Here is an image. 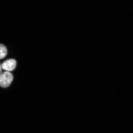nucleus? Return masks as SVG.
<instances>
[{
  "mask_svg": "<svg viewBox=\"0 0 133 133\" xmlns=\"http://www.w3.org/2000/svg\"><path fill=\"white\" fill-rule=\"evenodd\" d=\"M14 79L13 74L8 71L3 72L0 76V86L7 88L11 84Z\"/></svg>",
  "mask_w": 133,
  "mask_h": 133,
  "instance_id": "obj_1",
  "label": "nucleus"
},
{
  "mask_svg": "<svg viewBox=\"0 0 133 133\" xmlns=\"http://www.w3.org/2000/svg\"><path fill=\"white\" fill-rule=\"evenodd\" d=\"M16 65V62L15 59H9L4 61L2 64V69L6 71H11L14 70Z\"/></svg>",
  "mask_w": 133,
  "mask_h": 133,
  "instance_id": "obj_2",
  "label": "nucleus"
},
{
  "mask_svg": "<svg viewBox=\"0 0 133 133\" xmlns=\"http://www.w3.org/2000/svg\"><path fill=\"white\" fill-rule=\"evenodd\" d=\"M7 54V49L5 45L0 44V59L4 58Z\"/></svg>",
  "mask_w": 133,
  "mask_h": 133,
  "instance_id": "obj_3",
  "label": "nucleus"
},
{
  "mask_svg": "<svg viewBox=\"0 0 133 133\" xmlns=\"http://www.w3.org/2000/svg\"><path fill=\"white\" fill-rule=\"evenodd\" d=\"M2 65L0 63V76L2 74Z\"/></svg>",
  "mask_w": 133,
  "mask_h": 133,
  "instance_id": "obj_4",
  "label": "nucleus"
}]
</instances>
